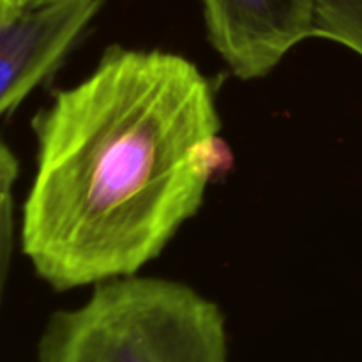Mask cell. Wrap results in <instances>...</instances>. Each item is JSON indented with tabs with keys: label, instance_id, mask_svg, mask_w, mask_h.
<instances>
[{
	"label": "cell",
	"instance_id": "obj_7",
	"mask_svg": "<svg viewBox=\"0 0 362 362\" xmlns=\"http://www.w3.org/2000/svg\"><path fill=\"white\" fill-rule=\"evenodd\" d=\"M25 4L27 0H0V25L13 21L21 13Z\"/></svg>",
	"mask_w": 362,
	"mask_h": 362
},
{
	"label": "cell",
	"instance_id": "obj_3",
	"mask_svg": "<svg viewBox=\"0 0 362 362\" xmlns=\"http://www.w3.org/2000/svg\"><path fill=\"white\" fill-rule=\"evenodd\" d=\"M207 37L233 76H267L315 37V0H202Z\"/></svg>",
	"mask_w": 362,
	"mask_h": 362
},
{
	"label": "cell",
	"instance_id": "obj_1",
	"mask_svg": "<svg viewBox=\"0 0 362 362\" xmlns=\"http://www.w3.org/2000/svg\"><path fill=\"white\" fill-rule=\"evenodd\" d=\"M32 131L20 244L57 292L138 274L232 165L211 80L163 49L110 46Z\"/></svg>",
	"mask_w": 362,
	"mask_h": 362
},
{
	"label": "cell",
	"instance_id": "obj_2",
	"mask_svg": "<svg viewBox=\"0 0 362 362\" xmlns=\"http://www.w3.org/2000/svg\"><path fill=\"white\" fill-rule=\"evenodd\" d=\"M37 362H228L225 315L186 283L110 279L48 318Z\"/></svg>",
	"mask_w": 362,
	"mask_h": 362
},
{
	"label": "cell",
	"instance_id": "obj_6",
	"mask_svg": "<svg viewBox=\"0 0 362 362\" xmlns=\"http://www.w3.org/2000/svg\"><path fill=\"white\" fill-rule=\"evenodd\" d=\"M20 163L7 144L0 140V303L7 281L14 247V186Z\"/></svg>",
	"mask_w": 362,
	"mask_h": 362
},
{
	"label": "cell",
	"instance_id": "obj_5",
	"mask_svg": "<svg viewBox=\"0 0 362 362\" xmlns=\"http://www.w3.org/2000/svg\"><path fill=\"white\" fill-rule=\"evenodd\" d=\"M315 37L362 57V0H315Z\"/></svg>",
	"mask_w": 362,
	"mask_h": 362
},
{
	"label": "cell",
	"instance_id": "obj_4",
	"mask_svg": "<svg viewBox=\"0 0 362 362\" xmlns=\"http://www.w3.org/2000/svg\"><path fill=\"white\" fill-rule=\"evenodd\" d=\"M101 7L103 0H27L0 25V119L62 66Z\"/></svg>",
	"mask_w": 362,
	"mask_h": 362
}]
</instances>
